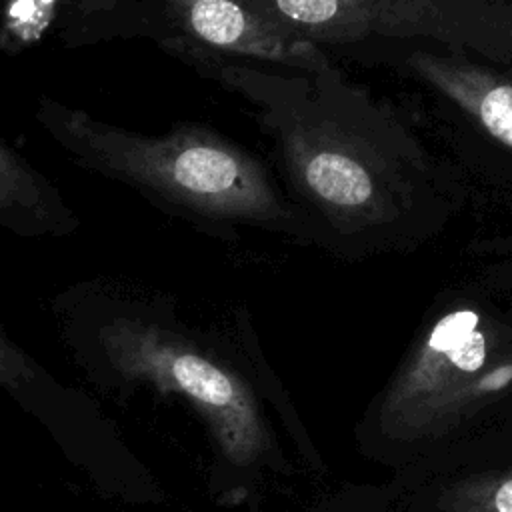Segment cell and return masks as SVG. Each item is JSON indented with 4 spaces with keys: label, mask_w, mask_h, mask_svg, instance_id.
<instances>
[{
    "label": "cell",
    "mask_w": 512,
    "mask_h": 512,
    "mask_svg": "<svg viewBox=\"0 0 512 512\" xmlns=\"http://www.w3.org/2000/svg\"><path fill=\"white\" fill-rule=\"evenodd\" d=\"M160 48L242 96L286 182L332 234L370 250L408 246L456 208V184L410 128L342 72H274L194 48Z\"/></svg>",
    "instance_id": "obj_1"
},
{
    "label": "cell",
    "mask_w": 512,
    "mask_h": 512,
    "mask_svg": "<svg viewBox=\"0 0 512 512\" xmlns=\"http://www.w3.org/2000/svg\"><path fill=\"white\" fill-rule=\"evenodd\" d=\"M52 310L88 380L106 390L148 386L188 400L232 464L250 466L268 456L272 436L252 386L176 318L164 296L90 280L58 294Z\"/></svg>",
    "instance_id": "obj_2"
},
{
    "label": "cell",
    "mask_w": 512,
    "mask_h": 512,
    "mask_svg": "<svg viewBox=\"0 0 512 512\" xmlns=\"http://www.w3.org/2000/svg\"><path fill=\"white\" fill-rule=\"evenodd\" d=\"M34 118L74 164L128 186L166 212L204 224L246 222L302 232V220L266 166L208 126L178 122L150 136L50 96L38 98Z\"/></svg>",
    "instance_id": "obj_3"
},
{
    "label": "cell",
    "mask_w": 512,
    "mask_h": 512,
    "mask_svg": "<svg viewBox=\"0 0 512 512\" xmlns=\"http://www.w3.org/2000/svg\"><path fill=\"white\" fill-rule=\"evenodd\" d=\"M512 394V326L478 302L440 310L414 340L378 404L394 440L440 436Z\"/></svg>",
    "instance_id": "obj_4"
},
{
    "label": "cell",
    "mask_w": 512,
    "mask_h": 512,
    "mask_svg": "<svg viewBox=\"0 0 512 512\" xmlns=\"http://www.w3.org/2000/svg\"><path fill=\"white\" fill-rule=\"evenodd\" d=\"M300 38L348 44L370 36L432 38L462 50L458 0H256Z\"/></svg>",
    "instance_id": "obj_5"
},
{
    "label": "cell",
    "mask_w": 512,
    "mask_h": 512,
    "mask_svg": "<svg viewBox=\"0 0 512 512\" xmlns=\"http://www.w3.org/2000/svg\"><path fill=\"white\" fill-rule=\"evenodd\" d=\"M406 64L422 82L454 102L486 134L512 148V78L454 50H414Z\"/></svg>",
    "instance_id": "obj_6"
},
{
    "label": "cell",
    "mask_w": 512,
    "mask_h": 512,
    "mask_svg": "<svg viewBox=\"0 0 512 512\" xmlns=\"http://www.w3.org/2000/svg\"><path fill=\"white\" fill-rule=\"evenodd\" d=\"M0 228L26 240L66 238L80 228L60 188L2 138Z\"/></svg>",
    "instance_id": "obj_7"
},
{
    "label": "cell",
    "mask_w": 512,
    "mask_h": 512,
    "mask_svg": "<svg viewBox=\"0 0 512 512\" xmlns=\"http://www.w3.org/2000/svg\"><path fill=\"white\" fill-rule=\"evenodd\" d=\"M462 48L494 62L512 60V2L458 0Z\"/></svg>",
    "instance_id": "obj_8"
},
{
    "label": "cell",
    "mask_w": 512,
    "mask_h": 512,
    "mask_svg": "<svg viewBox=\"0 0 512 512\" xmlns=\"http://www.w3.org/2000/svg\"><path fill=\"white\" fill-rule=\"evenodd\" d=\"M440 508L444 512H512V470L460 480L442 496Z\"/></svg>",
    "instance_id": "obj_9"
},
{
    "label": "cell",
    "mask_w": 512,
    "mask_h": 512,
    "mask_svg": "<svg viewBox=\"0 0 512 512\" xmlns=\"http://www.w3.org/2000/svg\"><path fill=\"white\" fill-rule=\"evenodd\" d=\"M0 388L32 402L34 396L56 390L52 374L36 362L24 348H20L0 324Z\"/></svg>",
    "instance_id": "obj_10"
}]
</instances>
